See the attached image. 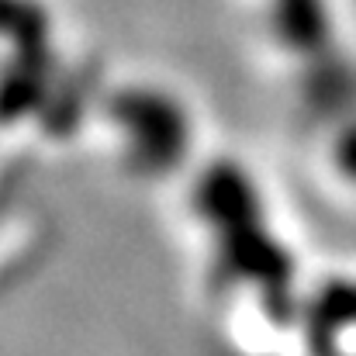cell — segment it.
I'll return each mask as SVG.
<instances>
[]
</instances>
